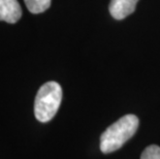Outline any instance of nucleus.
Masks as SVG:
<instances>
[{"mask_svg": "<svg viewBox=\"0 0 160 159\" xmlns=\"http://www.w3.org/2000/svg\"><path fill=\"white\" fill-rule=\"evenodd\" d=\"M138 127L135 115H126L105 129L100 137V150L104 154L119 150L133 137Z\"/></svg>", "mask_w": 160, "mask_h": 159, "instance_id": "f257e3e1", "label": "nucleus"}, {"mask_svg": "<svg viewBox=\"0 0 160 159\" xmlns=\"http://www.w3.org/2000/svg\"><path fill=\"white\" fill-rule=\"evenodd\" d=\"M21 17L22 8L18 0H0V21L15 24Z\"/></svg>", "mask_w": 160, "mask_h": 159, "instance_id": "7ed1b4c3", "label": "nucleus"}, {"mask_svg": "<svg viewBox=\"0 0 160 159\" xmlns=\"http://www.w3.org/2000/svg\"><path fill=\"white\" fill-rule=\"evenodd\" d=\"M62 100V88L57 82H48L39 88L34 101V115L39 122L55 117Z\"/></svg>", "mask_w": 160, "mask_h": 159, "instance_id": "f03ea898", "label": "nucleus"}, {"mask_svg": "<svg viewBox=\"0 0 160 159\" xmlns=\"http://www.w3.org/2000/svg\"><path fill=\"white\" fill-rule=\"evenodd\" d=\"M138 0H111L110 13L116 20H123L135 11Z\"/></svg>", "mask_w": 160, "mask_h": 159, "instance_id": "20e7f679", "label": "nucleus"}, {"mask_svg": "<svg viewBox=\"0 0 160 159\" xmlns=\"http://www.w3.org/2000/svg\"><path fill=\"white\" fill-rule=\"evenodd\" d=\"M28 11L32 13H40L50 7L52 0H24Z\"/></svg>", "mask_w": 160, "mask_h": 159, "instance_id": "39448f33", "label": "nucleus"}, {"mask_svg": "<svg viewBox=\"0 0 160 159\" xmlns=\"http://www.w3.org/2000/svg\"><path fill=\"white\" fill-rule=\"evenodd\" d=\"M141 159H160V147L156 145L147 147L142 153Z\"/></svg>", "mask_w": 160, "mask_h": 159, "instance_id": "423d86ee", "label": "nucleus"}]
</instances>
